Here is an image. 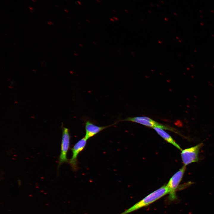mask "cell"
<instances>
[{"mask_svg": "<svg viewBox=\"0 0 214 214\" xmlns=\"http://www.w3.org/2000/svg\"><path fill=\"white\" fill-rule=\"evenodd\" d=\"M169 193V191L166 185H163L119 214H128L148 206Z\"/></svg>", "mask_w": 214, "mask_h": 214, "instance_id": "6da1fadb", "label": "cell"}, {"mask_svg": "<svg viewBox=\"0 0 214 214\" xmlns=\"http://www.w3.org/2000/svg\"><path fill=\"white\" fill-rule=\"evenodd\" d=\"M186 169V166L183 165L170 179L166 185L169 191V199L171 201L176 199L177 197L176 191L181 182Z\"/></svg>", "mask_w": 214, "mask_h": 214, "instance_id": "7a4b0ae2", "label": "cell"}, {"mask_svg": "<svg viewBox=\"0 0 214 214\" xmlns=\"http://www.w3.org/2000/svg\"><path fill=\"white\" fill-rule=\"evenodd\" d=\"M203 146V144L201 143L181 150V155L184 165L186 166L190 163L198 161L200 150Z\"/></svg>", "mask_w": 214, "mask_h": 214, "instance_id": "3957f363", "label": "cell"}, {"mask_svg": "<svg viewBox=\"0 0 214 214\" xmlns=\"http://www.w3.org/2000/svg\"><path fill=\"white\" fill-rule=\"evenodd\" d=\"M62 137L61 144V152L59 159L58 167L63 163L68 162L67 155L70 147V135L69 129L62 127Z\"/></svg>", "mask_w": 214, "mask_h": 214, "instance_id": "277c9868", "label": "cell"}, {"mask_svg": "<svg viewBox=\"0 0 214 214\" xmlns=\"http://www.w3.org/2000/svg\"><path fill=\"white\" fill-rule=\"evenodd\" d=\"M123 120L135 122L146 126L151 127L153 128H158L174 131V130L171 128L160 123L146 117H129Z\"/></svg>", "mask_w": 214, "mask_h": 214, "instance_id": "5b68a950", "label": "cell"}, {"mask_svg": "<svg viewBox=\"0 0 214 214\" xmlns=\"http://www.w3.org/2000/svg\"><path fill=\"white\" fill-rule=\"evenodd\" d=\"M87 140L84 137L77 142L71 149L72 156L68 163L74 171H76L78 169L77 157L78 154L84 149Z\"/></svg>", "mask_w": 214, "mask_h": 214, "instance_id": "8992f818", "label": "cell"}, {"mask_svg": "<svg viewBox=\"0 0 214 214\" xmlns=\"http://www.w3.org/2000/svg\"><path fill=\"white\" fill-rule=\"evenodd\" d=\"M113 125L114 124L108 126H100L94 125L90 121H87L85 123L86 134L84 137L87 140L94 136L102 130Z\"/></svg>", "mask_w": 214, "mask_h": 214, "instance_id": "52a82bcc", "label": "cell"}, {"mask_svg": "<svg viewBox=\"0 0 214 214\" xmlns=\"http://www.w3.org/2000/svg\"><path fill=\"white\" fill-rule=\"evenodd\" d=\"M153 129L163 139L168 142L180 150H182L180 146L173 140L171 136L163 129L158 128H154Z\"/></svg>", "mask_w": 214, "mask_h": 214, "instance_id": "ba28073f", "label": "cell"}, {"mask_svg": "<svg viewBox=\"0 0 214 214\" xmlns=\"http://www.w3.org/2000/svg\"><path fill=\"white\" fill-rule=\"evenodd\" d=\"M47 23L49 25H51L54 24L51 21L48 22Z\"/></svg>", "mask_w": 214, "mask_h": 214, "instance_id": "9c48e42d", "label": "cell"}, {"mask_svg": "<svg viewBox=\"0 0 214 214\" xmlns=\"http://www.w3.org/2000/svg\"><path fill=\"white\" fill-rule=\"evenodd\" d=\"M77 2L78 3V4H79V5H82V3H81L80 1H77Z\"/></svg>", "mask_w": 214, "mask_h": 214, "instance_id": "30bf717a", "label": "cell"}, {"mask_svg": "<svg viewBox=\"0 0 214 214\" xmlns=\"http://www.w3.org/2000/svg\"><path fill=\"white\" fill-rule=\"evenodd\" d=\"M29 8L31 10H34V9L33 8H32V7H29Z\"/></svg>", "mask_w": 214, "mask_h": 214, "instance_id": "8fae6325", "label": "cell"}, {"mask_svg": "<svg viewBox=\"0 0 214 214\" xmlns=\"http://www.w3.org/2000/svg\"><path fill=\"white\" fill-rule=\"evenodd\" d=\"M96 1L98 3H100L101 2V1L100 0H96Z\"/></svg>", "mask_w": 214, "mask_h": 214, "instance_id": "7c38bea8", "label": "cell"}, {"mask_svg": "<svg viewBox=\"0 0 214 214\" xmlns=\"http://www.w3.org/2000/svg\"><path fill=\"white\" fill-rule=\"evenodd\" d=\"M64 11L65 12H69V11H68L67 10L64 9Z\"/></svg>", "mask_w": 214, "mask_h": 214, "instance_id": "4fadbf2b", "label": "cell"}, {"mask_svg": "<svg viewBox=\"0 0 214 214\" xmlns=\"http://www.w3.org/2000/svg\"><path fill=\"white\" fill-rule=\"evenodd\" d=\"M113 18H114V19H115V20H118V19L117 18H116V17H113Z\"/></svg>", "mask_w": 214, "mask_h": 214, "instance_id": "5bb4252c", "label": "cell"}, {"mask_svg": "<svg viewBox=\"0 0 214 214\" xmlns=\"http://www.w3.org/2000/svg\"><path fill=\"white\" fill-rule=\"evenodd\" d=\"M110 20L111 21H114V19L110 18Z\"/></svg>", "mask_w": 214, "mask_h": 214, "instance_id": "9a60e30c", "label": "cell"}, {"mask_svg": "<svg viewBox=\"0 0 214 214\" xmlns=\"http://www.w3.org/2000/svg\"><path fill=\"white\" fill-rule=\"evenodd\" d=\"M113 12H116V11L115 10H113Z\"/></svg>", "mask_w": 214, "mask_h": 214, "instance_id": "2e32d148", "label": "cell"}, {"mask_svg": "<svg viewBox=\"0 0 214 214\" xmlns=\"http://www.w3.org/2000/svg\"><path fill=\"white\" fill-rule=\"evenodd\" d=\"M32 1H34V2H36V1L35 0H32Z\"/></svg>", "mask_w": 214, "mask_h": 214, "instance_id": "e0dca14e", "label": "cell"}, {"mask_svg": "<svg viewBox=\"0 0 214 214\" xmlns=\"http://www.w3.org/2000/svg\"><path fill=\"white\" fill-rule=\"evenodd\" d=\"M30 11L31 12H33V11H32V10H30Z\"/></svg>", "mask_w": 214, "mask_h": 214, "instance_id": "ac0fdd59", "label": "cell"}]
</instances>
